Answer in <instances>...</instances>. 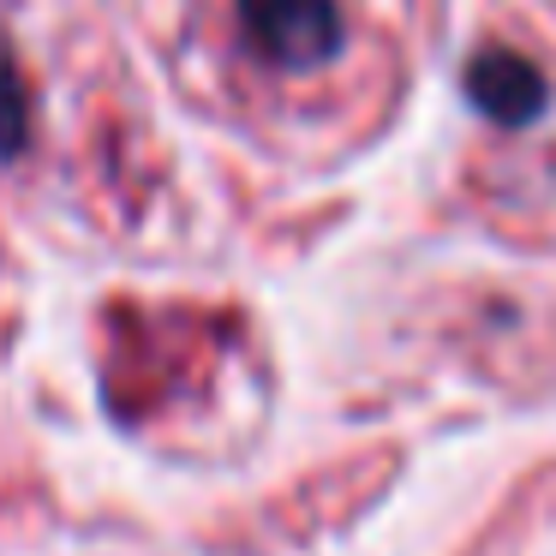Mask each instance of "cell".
<instances>
[{"mask_svg": "<svg viewBox=\"0 0 556 556\" xmlns=\"http://www.w3.org/2000/svg\"><path fill=\"white\" fill-rule=\"evenodd\" d=\"M210 37H222L228 73L269 85H324L383 66L371 0H210Z\"/></svg>", "mask_w": 556, "mask_h": 556, "instance_id": "1", "label": "cell"}]
</instances>
